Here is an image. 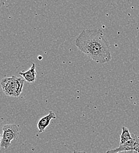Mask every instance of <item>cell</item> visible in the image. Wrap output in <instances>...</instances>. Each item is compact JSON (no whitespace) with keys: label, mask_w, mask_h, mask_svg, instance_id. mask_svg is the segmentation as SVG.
I'll return each mask as SVG.
<instances>
[{"label":"cell","mask_w":139,"mask_h":153,"mask_svg":"<svg viewBox=\"0 0 139 153\" xmlns=\"http://www.w3.org/2000/svg\"><path fill=\"white\" fill-rule=\"evenodd\" d=\"M8 0H0V8L2 7Z\"/></svg>","instance_id":"ba28073f"},{"label":"cell","mask_w":139,"mask_h":153,"mask_svg":"<svg viewBox=\"0 0 139 153\" xmlns=\"http://www.w3.org/2000/svg\"><path fill=\"white\" fill-rule=\"evenodd\" d=\"M56 119V115L52 111H49L48 114L46 115L41 118L38 123V128L39 133H42L44 132L46 128L49 126L50 123V121L52 120Z\"/></svg>","instance_id":"5b68a950"},{"label":"cell","mask_w":139,"mask_h":153,"mask_svg":"<svg viewBox=\"0 0 139 153\" xmlns=\"http://www.w3.org/2000/svg\"><path fill=\"white\" fill-rule=\"evenodd\" d=\"M1 146H0V150H1Z\"/></svg>","instance_id":"4fadbf2b"},{"label":"cell","mask_w":139,"mask_h":153,"mask_svg":"<svg viewBox=\"0 0 139 153\" xmlns=\"http://www.w3.org/2000/svg\"><path fill=\"white\" fill-rule=\"evenodd\" d=\"M73 153H89L85 152H80V151H77V150H74L73 151Z\"/></svg>","instance_id":"30bf717a"},{"label":"cell","mask_w":139,"mask_h":153,"mask_svg":"<svg viewBox=\"0 0 139 153\" xmlns=\"http://www.w3.org/2000/svg\"><path fill=\"white\" fill-rule=\"evenodd\" d=\"M25 81L18 76L3 78L0 82L2 90L6 96L19 97L23 92Z\"/></svg>","instance_id":"7a4b0ae2"},{"label":"cell","mask_w":139,"mask_h":153,"mask_svg":"<svg viewBox=\"0 0 139 153\" xmlns=\"http://www.w3.org/2000/svg\"><path fill=\"white\" fill-rule=\"evenodd\" d=\"M1 138H2V135L0 134V143H1Z\"/></svg>","instance_id":"8fae6325"},{"label":"cell","mask_w":139,"mask_h":153,"mask_svg":"<svg viewBox=\"0 0 139 153\" xmlns=\"http://www.w3.org/2000/svg\"><path fill=\"white\" fill-rule=\"evenodd\" d=\"M19 74L23 76L26 81L29 83H33L36 80L37 73L36 71V65L33 63L31 67L26 71H21Z\"/></svg>","instance_id":"8992f818"},{"label":"cell","mask_w":139,"mask_h":153,"mask_svg":"<svg viewBox=\"0 0 139 153\" xmlns=\"http://www.w3.org/2000/svg\"><path fill=\"white\" fill-rule=\"evenodd\" d=\"M2 134L0 146L1 148L7 149L11 144V142L17 139L20 134L19 126L16 124H6L3 126Z\"/></svg>","instance_id":"3957f363"},{"label":"cell","mask_w":139,"mask_h":153,"mask_svg":"<svg viewBox=\"0 0 139 153\" xmlns=\"http://www.w3.org/2000/svg\"><path fill=\"white\" fill-rule=\"evenodd\" d=\"M132 138V135L130 134V131L126 127H122V132L120 135L119 145L125 144Z\"/></svg>","instance_id":"52a82bcc"},{"label":"cell","mask_w":139,"mask_h":153,"mask_svg":"<svg viewBox=\"0 0 139 153\" xmlns=\"http://www.w3.org/2000/svg\"><path fill=\"white\" fill-rule=\"evenodd\" d=\"M134 153H137V152H134Z\"/></svg>","instance_id":"7c38bea8"},{"label":"cell","mask_w":139,"mask_h":153,"mask_svg":"<svg viewBox=\"0 0 139 153\" xmlns=\"http://www.w3.org/2000/svg\"><path fill=\"white\" fill-rule=\"evenodd\" d=\"M75 45L81 52L98 64L111 59L109 44L101 30L82 31L75 40Z\"/></svg>","instance_id":"6da1fadb"},{"label":"cell","mask_w":139,"mask_h":153,"mask_svg":"<svg viewBox=\"0 0 139 153\" xmlns=\"http://www.w3.org/2000/svg\"><path fill=\"white\" fill-rule=\"evenodd\" d=\"M116 153H134L133 151H122Z\"/></svg>","instance_id":"9c48e42d"},{"label":"cell","mask_w":139,"mask_h":153,"mask_svg":"<svg viewBox=\"0 0 139 153\" xmlns=\"http://www.w3.org/2000/svg\"><path fill=\"white\" fill-rule=\"evenodd\" d=\"M132 138L125 144L119 145L116 149L110 150L106 153H116L122 151H133L139 153V137L132 134Z\"/></svg>","instance_id":"277c9868"}]
</instances>
